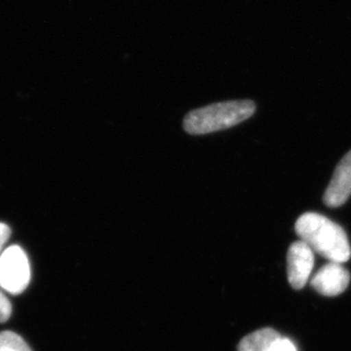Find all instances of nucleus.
I'll return each instance as SVG.
<instances>
[{"label":"nucleus","instance_id":"obj_9","mask_svg":"<svg viewBox=\"0 0 351 351\" xmlns=\"http://www.w3.org/2000/svg\"><path fill=\"white\" fill-rule=\"evenodd\" d=\"M12 314V305L10 300L0 291V323L8 321Z\"/></svg>","mask_w":351,"mask_h":351},{"label":"nucleus","instance_id":"obj_3","mask_svg":"<svg viewBox=\"0 0 351 351\" xmlns=\"http://www.w3.org/2000/svg\"><path fill=\"white\" fill-rule=\"evenodd\" d=\"M29 259L23 249L10 245L0 255V288L12 295H20L30 283Z\"/></svg>","mask_w":351,"mask_h":351},{"label":"nucleus","instance_id":"obj_8","mask_svg":"<svg viewBox=\"0 0 351 351\" xmlns=\"http://www.w3.org/2000/svg\"><path fill=\"white\" fill-rule=\"evenodd\" d=\"M0 351H32L27 342L14 332L0 333Z\"/></svg>","mask_w":351,"mask_h":351},{"label":"nucleus","instance_id":"obj_6","mask_svg":"<svg viewBox=\"0 0 351 351\" xmlns=\"http://www.w3.org/2000/svg\"><path fill=\"white\" fill-rule=\"evenodd\" d=\"M351 195V150L335 169L328 189L325 191V205L332 208L343 205Z\"/></svg>","mask_w":351,"mask_h":351},{"label":"nucleus","instance_id":"obj_11","mask_svg":"<svg viewBox=\"0 0 351 351\" xmlns=\"http://www.w3.org/2000/svg\"><path fill=\"white\" fill-rule=\"evenodd\" d=\"M10 237V226L3 224V223H0V255H1V252H3V245L8 241Z\"/></svg>","mask_w":351,"mask_h":351},{"label":"nucleus","instance_id":"obj_4","mask_svg":"<svg viewBox=\"0 0 351 351\" xmlns=\"http://www.w3.org/2000/svg\"><path fill=\"white\" fill-rule=\"evenodd\" d=\"M288 280L295 290L305 287L314 267V252L306 242L295 241L288 252Z\"/></svg>","mask_w":351,"mask_h":351},{"label":"nucleus","instance_id":"obj_7","mask_svg":"<svg viewBox=\"0 0 351 351\" xmlns=\"http://www.w3.org/2000/svg\"><path fill=\"white\" fill-rule=\"evenodd\" d=\"M281 335L271 328H262L242 339L238 351H269Z\"/></svg>","mask_w":351,"mask_h":351},{"label":"nucleus","instance_id":"obj_1","mask_svg":"<svg viewBox=\"0 0 351 351\" xmlns=\"http://www.w3.org/2000/svg\"><path fill=\"white\" fill-rule=\"evenodd\" d=\"M295 232L302 241L332 263H346L351 256L345 230L317 213H306L295 222Z\"/></svg>","mask_w":351,"mask_h":351},{"label":"nucleus","instance_id":"obj_2","mask_svg":"<svg viewBox=\"0 0 351 351\" xmlns=\"http://www.w3.org/2000/svg\"><path fill=\"white\" fill-rule=\"evenodd\" d=\"M255 110L252 100L214 104L190 112L183 121V128L193 136L216 132L240 124L252 117Z\"/></svg>","mask_w":351,"mask_h":351},{"label":"nucleus","instance_id":"obj_5","mask_svg":"<svg viewBox=\"0 0 351 351\" xmlns=\"http://www.w3.org/2000/svg\"><path fill=\"white\" fill-rule=\"evenodd\" d=\"M350 275L348 271L339 263L330 262L314 275L311 281L313 288L326 297L341 295L348 288Z\"/></svg>","mask_w":351,"mask_h":351},{"label":"nucleus","instance_id":"obj_10","mask_svg":"<svg viewBox=\"0 0 351 351\" xmlns=\"http://www.w3.org/2000/svg\"><path fill=\"white\" fill-rule=\"evenodd\" d=\"M269 351H298L291 340L287 338H280L273 343Z\"/></svg>","mask_w":351,"mask_h":351}]
</instances>
